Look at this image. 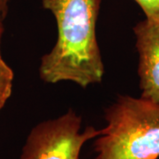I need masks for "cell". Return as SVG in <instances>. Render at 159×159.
Here are the masks:
<instances>
[{"instance_id": "obj_8", "label": "cell", "mask_w": 159, "mask_h": 159, "mask_svg": "<svg viewBox=\"0 0 159 159\" xmlns=\"http://www.w3.org/2000/svg\"><path fill=\"white\" fill-rule=\"evenodd\" d=\"M4 18L1 16V14H0V42H1V38H2V36H3V34H4V31H5V27H4Z\"/></svg>"}, {"instance_id": "obj_2", "label": "cell", "mask_w": 159, "mask_h": 159, "mask_svg": "<svg viewBox=\"0 0 159 159\" xmlns=\"http://www.w3.org/2000/svg\"><path fill=\"white\" fill-rule=\"evenodd\" d=\"M104 119L95 138V159L159 158L158 102L119 96L105 109Z\"/></svg>"}, {"instance_id": "obj_6", "label": "cell", "mask_w": 159, "mask_h": 159, "mask_svg": "<svg viewBox=\"0 0 159 159\" xmlns=\"http://www.w3.org/2000/svg\"><path fill=\"white\" fill-rule=\"evenodd\" d=\"M142 8L146 19L159 21V0H134Z\"/></svg>"}, {"instance_id": "obj_1", "label": "cell", "mask_w": 159, "mask_h": 159, "mask_svg": "<svg viewBox=\"0 0 159 159\" xmlns=\"http://www.w3.org/2000/svg\"><path fill=\"white\" fill-rule=\"evenodd\" d=\"M101 2L43 0L57 27L55 45L41 59L39 75L43 81H72L84 89L102 81L104 66L97 38Z\"/></svg>"}, {"instance_id": "obj_5", "label": "cell", "mask_w": 159, "mask_h": 159, "mask_svg": "<svg viewBox=\"0 0 159 159\" xmlns=\"http://www.w3.org/2000/svg\"><path fill=\"white\" fill-rule=\"evenodd\" d=\"M13 77V71L5 61L0 48V111L11 96Z\"/></svg>"}, {"instance_id": "obj_4", "label": "cell", "mask_w": 159, "mask_h": 159, "mask_svg": "<svg viewBox=\"0 0 159 159\" xmlns=\"http://www.w3.org/2000/svg\"><path fill=\"white\" fill-rule=\"evenodd\" d=\"M142 98L159 103V21L145 19L134 28Z\"/></svg>"}, {"instance_id": "obj_3", "label": "cell", "mask_w": 159, "mask_h": 159, "mask_svg": "<svg viewBox=\"0 0 159 159\" xmlns=\"http://www.w3.org/2000/svg\"><path fill=\"white\" fill-rule=\"evenodd\" d=\"M82 119L70 109L57 119L43 121L27 137L20 159H80L86 142L100 134V129L86 126Z\"/></svg>"}, {"instance_id": "obj_7", "label": "cell", "mask_w": 159, "mask_h": 159, "mask_svg": "<svg viewBox=\"0 0 159 159\" xmlns=\"http://www.w3.org/2000/svg\"><path fill=\"white\" fill-rule=\"evenodd\" d=\"M11 0H0V14L2 17H6L9 11V5Z\"/></svg>"}]
</instances>
